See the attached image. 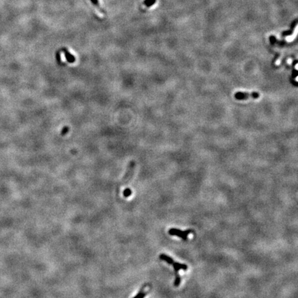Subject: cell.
I'll return each mask as SVG.
<instances>
[{"label":"cell","mask_w":298,"mask_h":298,"mask_svg":"<svg viewBox=\"0 0 298 298\" xmlns=\"http://www.w3.org/2000/svg\"><path fill=\"white\" fill-rule=\"evenodd\" d=\"M146 286H147V284L144 285L142 288H141V289H140V291H139V293H138L133 298H144L146 297V295L147 293H148L147 292L144 291V289H145V288L146 287Z\"/></svg>","instance_id":"cell-5"},{"label":"cell","mask_w":298,"mask_h":298,"mask_svg":"<svg viewBox=\"0 0 298 298\" xmlns=\"http://www.w3.org/2000/svg\"><path fill=\"white\" fill-rule=\"evenodd\" d=\"M131 193H132L130 189H126L125 191H124V197H129V196L131 195Z\"/></svg>","instance_id":"cell-6"},{"label":"cell","mask_w":298,"mask_h":298,"mask_svg":"<svg viewBox=\"0 0 298 298\" xmlns=\"http://www.w3.org/2000/svg\"><path fill=\"white\" fill-rule=\"evenodd\" d=\"M259 94L258 93H242V92H238L235 94V97L238 100H245L249 97L254 98V99H257L259 97Z\"/></svg>","instance_id":"cell-3"},{"label":"cell","mask_w":298,"mask_h":298,"mask_svg":"<svg viewBox=\"0 0 298 298\" xmlns=\"http://www.w3.org/2000/svg\"><path fill=\"white\" fill-rule=\"evenodd\" d=\"M193 231L191 229L186 230V231H182L180 229L173 228V229H171L169 230V234L170 235L179 237V238H181L182 239H183V240H187L188 235H189V234L193 233Z\"/></svg>","instance_id":"cell-2"},{"label":"cell","mask_w":298,"mask_h":298,"mask_svg":"<svg viewBox=\"0 0 298 298\" xmlns=\"http://www.w3.org/2000/svg\"><path fill=\"white\" fill-rule=\"evenodd\" d=\"M173 266L174 272H175V281H174V286L175 287H178L180 284L181 283V277L179 276V270H184V271H187L188 269V266L185 264H181L179 262H173L171 263V264Z\"/></svg>","instance_id":"cell-1"},{"label":"cell","mask_w":298,"mask_h":298,"mask_svg":"<svg viewBox=\"0 0 298 298\" xmlns=\"http://www.w3.org/2000/svg\"><path fill=\"white\" fill-rule=\"evenodd\" d=\"M134 167H135V164H134V162H132L131 164V165H130L129 169H128V171H127L126 174L122 182H123L122 184H126L127 183V181L129 180V179H130V177H131L132 174H133V173Z\"/></svg>","instance_id":"cell-4"}]
</instances>
